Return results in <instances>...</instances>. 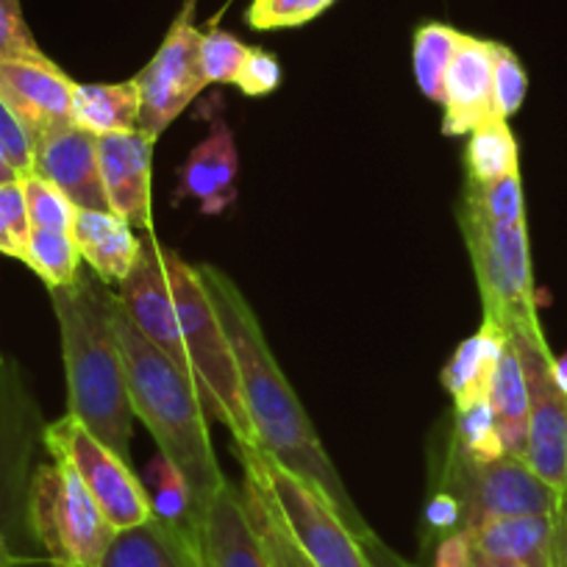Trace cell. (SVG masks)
<instances>
[{"label":"cell","instance_id":"cell-15","mask_svg":"<svg viewBox=\"0 0 567 567\" xmlns=\"http://www.w3.org/2000/svg\"><path fill=\"white\" fill-rule=\"evenodd\" d=\"M31 173L62 189L75 209L109 212L97 162V136L75 123L51 131L34 142Z\"/></svg>","mask_w":567,"mask_h":567},{"label":"cell","instance_id":"cell-3","mask_svg":"<svg viewBox=\"0 0 567 567\" xmlns=\"http://www.w3.org/2000/svg\"><path fill=\"white\" fill-rule=\"evenodd\" d=\"M114 331L125 364V384L134 417L148 425L162 454L184 473L193 489L195 509L228 482L217 465L212 449L209 429H206V409L200 403L195 381L187 370L178 368L165 351L142 334L123 309L114 303Z\"/></svg>","mask_w":567,"mask_h":567},{"label":"cell","instance_id":"cell-19","mask_svg":"<svg viewBox=\"0 0 567 567\" xmlns=\"http://www.w3.org/2000/svg\"><path fill=\"white\" fill-rule=\"evenodd\" d=\"M239 151L234 131L223 117L212 123L209 134L189 151L178 171L176 204L195 200L200 215L217 217L237 200Z\"/></svg>","mask_w":567,"mask_h":567},{"label":"cell","instance_id":"cell-12","mask_svg":"<svg viewBox=\"0 0 567 567\" xmlns=\"http://www.w3.org/2000/svg\"><path fill=\"white\" fill-rule=\"evenodd\" d=\"M75 81L45 53L0 59V101L31 142L73 123Z\"/></svg>","mask_w":567,"mask_h":567},{"label":"cell","instance_id":"cell-23","mask_svg":"<svg viewBox=\"0 0 567 567\" xmlns=\"http://www.w3.org/2000/svg\"><path fill=\"white\" fill-rule=\"evenodd\" d=\"M97 567H198L193 537L151 517L142 526L114 534Z\"/></svg>","mask_w":567,"mask_h":567},{"label":"cell","instance_id":"cell-25","mask_svg":"<svg viewBox=\"0 0 567 567\" xmlns=\"http://www.w3.org/2000/svg\"><path fill=\"white\" fill-rule=\"evenodd\" d=\"M73 123L95 136L125 134L140 123V86L136 81L120 84H79L73 90Z\"/></svg>","mask_w":567,"mask_h":567},{"label":"cell","instance_id":"cell-26","mask_svg":"<svg viewBox=\"0 0 567 567\" xmlns=\"http://www.w3.org/2000/svg\"><path fill=\"white\" fill-rule=\"evenodd\" d=\"M140 482L156 520L167 523V526L178 528V532L193 537L195 523H198L193 489H189L184 473L162 451L145 462V467L140 473Z\"/></svg>","mask_w":567,"mask_h":567},{"label":"cell","instance_id":"cell-40","mask_svg":"<svg viewBox=\"0 0 567 567\" xmlns=\"http://www.w3.org/2000/svg\"><path fill=\"white\" fill-rule=\"evenodd\" d=\"M0 151L9 159V165L18 171V176H29L31 165H34V142L25 134L23 125L14 120V114L9 112L7 103L0 101Z\"/></svg>","mask_w":567,"mask_h":567},{"label":"cell","instance_id":"cell-32","mask_svg":"<svg viewBox=\"0 0 567 567\" xmlns=\"http://www.w3.org/2000/svg\"><path fill=\"white\" fill-rule=\"evenodd\" d=\"M25 195V206H29L31 226L34 228H53V231H73L75 206L68 195L51 182L40 178L37 173L20 178Z\"/></svg>","mask_w":567,"mask_h":567},{"label":"cell","instance_id":"cell-14","mask_svg":"<svg viewBox=\"0 0 567 567\" xmlns=\"http://www.w3.org/2000/svg\"><path fill=\"white\" fill-rule=\"evenodd\" d=\"M154 145L142 131L97 136V162L109 212L154 234Z\"/></svg>","mask_w":567,"mask_h":567},{"label":"cell","instance_id":"cell-27","mask_svg":"<svg viewBox=\"0 0 567 567\" xmlns=\"http://www.w3.org/2000/svg\"><path fill=\"white\" fill-rule=\"evenodd\" d=\"M465 171V184L476 187H487L512 173H520V148L506 120H493L467 134Z\"/></svg>","mask_w":567,"mask_h":567},{"label":"cell","instance_id":"cell-22","mask_svg":"<svg viewBox=\"0 0 567 567\" xmlns=\"http://www.w3.org/2000/svg\"><path fill=\"white\" fill-rule=\"evenodd\" d=\"M506 340H509V334L493 320L484 318L476 334L456 346V351L451 353L443 373H440V381L454 401V409L489 401V384H493L495 364H498Z\"/></svg>","mask_w":567,"mask_h":567},{"label":"cell","instance_id":"cell-6","mask_svg":"<svg viewBox=\"0 0 567 567\" xmlns=\"http://www.w3.org/2000/svg\"><path fill=\"white\" fill-rule=\"evenodd\" d=\"M460 228L476 272L484 318L509 334L537 318L526 220L498 223L462 200Z\"/></svg>","mask_w":567,"mask_h":567},{"label":"cell","instance_id":"cell-30","mask_svg":"<svg viewBox=\"0 0 567 567\" xmlns=\"http://www.w3.org/2000/svg\"><path fill=\"white\" fill-rule=\"evenodd\" d=\"M449 445L473 456V460H501V456H506L489 401L454 409V429H451Z\"/></svg>","mask_w":567,"mask_h":567},{"label":"cell","instance_id":"cell-4","mask_svg":"<svg viewBox=\"0 0 567 567\" xmlns=\"http://www.w3.org/2000/svg\"><path fill=\"white\" fill-rule=\"evenodd\" d=\"M167 278H171L173 301L182 323L184 351H187L189 375L195 381L206 417H215L231 432L237 445H254L256 434L245 409L239 370L234 362L231 342L212 307L198 267L187 265L176 250L165 248Z\"/></svg>","mask_w":567,"mask_h":567},{"label":"cell","instance_id":"cell-33","mask_svg":"<svg viewBox=\"0 0 567 567\" xmlns=\"http://www.w3.org/2000/svg\"><path fill=\"white\" fill-rule=\"evenodd\" d=\"M250 48L223 29L200 34V70L206 84H234Z\"/></svg>","mask_w":567,"mask_h":567},{"label":"cell","instance_id":"cell-5","mask_svg":"<svg viewBox=\"0 0 567 567\" xmlns=\"http://www.w3.org/2000/svg\"><path fill=\"white\" fill-rule=\"evenodd\" d=\"M29 526L53 567H97L117 534L73 465L56 456L31 478Z\"/></svg>","mask_w":567,"mask_h":567},{"label":"cell","instance_id":"cell-17","mask_svg":"<svg viewBox=\"0 0 567 567\" xmlns=\"http://www.w3.org/2000/svg\"><path fill=\"white\" fill-rule=\"evenodd\" d=\"M473 556L509 561L520 567H561L565 561V523L559 515L493 517L467 528Z\"/></svg>","mask_w":567,"mask_h":567},{"label":"cell","instance_id":"cell-34","mask_svg":"<svg viewBox=\"0 0 567 567\" xmlns=\"http://www.w3.org/2000/svg\"><path fill=\"white\" fill-rule=\"evenodd\" d=\"M528 92V75L520 56L509 45L493 42V95L495 112L501 120H509L520 112Z\"/></svg>","mask_w":567,"mask_h":567},{"label":"cell","instance_id":"cell-36","mask_svg":"<svg viewBox=\"0 0 567 567\" xmlns=\"http://www.w3.org/2000/svg\"><path fill=\"white\" fill-rule=\"evenodd\" d=\"M31 228L34 226H31L20 178L18 182L0 184V254L23 261Z\"/></svg>","mask_w":567,"mask_h":567},{"label":"cell","instance_id":"cell-10","mask_svg":"<svg viewBox=\"0 0 567 567\" xmlns=\"http://www.w3.org/2000/svg\"><path fill=\"white\" fill-rule=\"evenodd\" d=\"M256 460L292 537L307 550L315 567H370L357 534L318 489L272 462L265 451L256 449Z\"/></svg>","mask_w":567,"mask_h":567},{"label":"cell","instance_id":"cell-38","mask_svg":"<svg viewBox=\"0 0 567 567\" xmlns=\"http://www.w3.org/2000/svg\"><path fill=\"white\" fill-rule=\"evenodd\" d=\"M281 79V62L276 59V53L265 51V48H250L234 86H239V92H245L248 97H261L276 92Z\"/></svg>","mask_w":567,"mask_h":567},{"label":"cell","instance_id":"cell-31","mask_svg":"<svg viewBox=\"0 0 567 567\" xmlns=\"http://www.w3.org/2000/svg\"><path fill=\"white\" fill-rule=\"evenodd\" d=\"M337 0H250L245 23L254 31L298 29L329 12Z\"/></svg>","mask_w":567,"mask_h":567},{"label":"cell","instance_id":"cell-44","mask_svg":"<svg viewBox=\"0 0 567 567\" xmlns=\"http://www.w3.org/2000/svg\"><path fill=\"white\" fill-rule=\"evenodd\" d=\"M18 171H14L12 165H9V159L3 156V151H0V184H7V182H18Z\"/></svg>","mask_w":567,"mask_h":567},{"label":"cell","instance_id":"cell-42","mask_svg":"<svg viewBox=\"0 0 567 567\" xmlns=\"http://www.w3.org/2000/svg\"><path fill=\"white\" fill-rule=\"evenodd\" d=\"M359 543H362L370 567H417L412 565V561L403 559L401 554H395V550H392L375 532H370L368 537H362Z\"/></svg>","mask_w":567,"mask_h":567},{"label":"cell","instance_id":"cell-39","mask_svg":"<svg viewBox=\"0 0 567 567\" xmlns=\"http://www.w3.org/2000/svg\"><path fill=\"white\" fill-rule=\"evenodd\" d=\"M29 23H25L23 3L20 0H0V59L7 56H40Z\"/></svg>","mask_w":567,"mask_h":567},{"label":"cell","instance_id":"cell-48","mask_svg":"<svg viewBox=\"0 0 567 567\" xmlns=\"http://www.w3.org/2000/svg\"><path fill=\"white\" fill-rule=\"evenodd\" d=\"M195 3H198V0H184L182 14H187V18H193V12H195Z\"/></svg>","mask_w":567,"mask_h":567},{"label":"cell","instance_id":"cell-47","mask_svg":"<svg viewBox=\"0 0 567 567\" xmlns=\"http://www.w3.org/2000/svg\"><path fill=\"white\" fill-rule=\"evenodd\" d=\"M561 520H565V565L567 567V495H565V509H561Z\"/></svg>","mask_w":567,"mask_h":567},{"label":"cell","instance_id":"cell-28","mask_svg":"<svg viewBox=\"0 0 567 567\" xmlns=\"http://www.w3.org/2000/svg\"><path fill=\"white\" fill-rule=\"evenodd\" d=\"M462 31L445 23H423L412 37V70L420 92L432 103H445V75Z\"/></svg>","mask_w":567,"mask_h":567},{"label":"cell","instance_id":"cell-8","mask_svg":"<svg viewBox=\"0 0 567 567\" xmlns=\"http://www.w3.org/2000/svg\"><path fill=\"white\" fill-rule=\"evenodd\" d=\"M528 390L526 462L545 484L567 493V395L554 379V353L539 320L509 331Z\"/></svg>","mask_w":567,"mask_h":567},{"label":"cell","instance_id":"cell-37","mask_svg":"<svg viewBox=\"0 0 567 567\" xmlns=\"http://www.w3.org/2000/svg\"><path fill=\"white\" fill-rule=\"evenodd\" d=\"M465 528L462 504L454 493L443 487H432L423 506V550L437 543L440 537Z\"/></svg>","mask_w":567,"mask_h":567},{"label":"cell","instance_id":"cell-16","mask_svg":"<svg viewBox=\"0 0 567 567\" xmlns=\"http://www.w3.org/2000/svg\"><path fill=\"white\" fill-rule=\"evenodd\" d=\"M193 545L198 567H270L243 493L228 482L200 509Z\"/></svg>","mask_w":567,"mask_h":567},{"label":"cell","instance_id":"cell-13","mask_svg":"<svg viewBox=\"0 0 567 567\" xmlns=\"http://www.w3.org/2000/svg\"><path fill=\"white\" fill-rule=\"evenodd\" d=\"M120 303L134 320L136 329L148 337L159 351H165L173 362L189 373L187 351H184L182 323H178L176 301H173L171 278L165 265V245L151 234L142 239L140 259L128 272L117 292ZM193 379V375H189Z\"/></svg>","mask_w":567,"mask_h":567},{"label":"cell","instance_id":"cell-41","mask_svg":"<svg viewBox=\"0 0 567 567\" xmlns=\"http://www.w3.org/2000/svg\"><path fill=\"white\" fill-rule=\"evenodd\" d=\"M425 567H473L471 532H451L423 550Z\"/></svg>","mask_w":567,"mask_h":567},{"label":"cell","instance_id":"cell-1","mask_svg":"<svg viewBox=\"0 0 567 567\" xmlns=\"http://www.w3.org/2000/svg\"><path fill=\"white\" fill-rule=\"evenodd\" d=\"M198 272L206 296H209L212 307L226 329L228 342H231L245 409H248L256 434V449L265 451L272 462L318 489L359 539L368 537L373 528L353 504L329 451L323 449L318 432H315L307 409L301 406L296 390L287 381L284 370L278 368L259 318L245 301L243 290L215 265H198Z\"/></svg>","mask_w":567,"mask_h":567},{"label":"cell","instance_id":"cell-18","mask_svg":"<svg viewBox=\"0 0 567 567\" xmlns=\"http://www.w3.org/2000/svg\"><path fill=\"white\" fill-rule=\"evenodd\" d=\"M443 134L462 136L501 120L493 95V40L462 34L445 75Z\"/></svg>","mask_w":567,"mask_h":567},{"label":"cell","instance_id":"cell-35","mask_svg":"<svg viewBox=\"0 0 567 567\" xmlns=\"http://www.w3.org/2000/svg\"><path fill=\"white\" fill-rule=\"evenodd\" d=\"M462 200L476 206L482 215L498 223H515L526 220V206H523V182L520 173L501 178V182L487 184V187H476V184H465Z\"/></svg>","mask_w":567,"mask_h":567},{"label":"cell","instance_id":"cell-24","mask_svg":"<svg viewBox=\"0 0 567 567\" xmlns=\"http://www.w3.org/2000/svg\"><path fill=\"white\" fill-rule=\"evenodd\" d=\"M489 406H493L504 454L523 460L528 443V390L526 373H523L512 337L506 340L498 364H495L493 384H489Z\"/></svg>","mask_w":567,"mask_h":567},{"label":"cell","instance_id":"cell-9","mask_svg":"<svg viewBox=\"0 0 567 567\" xmlns=\"http://www.w3.org/2000/svg\"><path fill=\"white\" fill-rule=\"evenodd\" d=\"M45 445L56 460L73 465L114 532H128L154 517L140 476L131 471L128 462L109 451L73 414L48 425Z\"/></svg>","mask_w":567,"mask_h":567},{"label":"cell","instance_id":"cell-7","mask_svg":"<svg viewBox=\"0 0 567 567\" xmlns=\"http://www.w3.org/2000/svg\"><path fill=\"white\" fill-rule=\"evenodd\" d=\"M434 487L449 489L460 498L465 528L493 517L559 515L567 495L545 484L523 460H473L451 445Z\"/></svg>","mask_w":567,"mask_h":567},{"label":"cell","instance_id":"cell-2","mask_svg":"<svg viewBox=\"0 0 567 567\" xmlns=\"http://www.w3.org/2000/svg\"><path fill=\"white\" fill-rule=\"evenodd\" d=\"M51 292L68 373V414L131 465L134 409L125 384L123 353L114 331L117 292L95 272Z\"/></svg>","mask_w":567,"mask_h":567},{"label":"cell","instance_id":"cell-43","mask_svg":"<svg viewBox=\"0 0 567 567\" xmlns=\"http://www.w3.org/2000/svg\"><path fill=\"white\" fill-rule=\"evenodd\" d=\"M554 379L556 384H559V390L567 395V351L554 357Z\"/></svg>","mask_w":567,"mask_h":567},{"label":"cell","instance_id":"cell-11","mask_svg":"<svg viewBox=\"0 0 567 567\" xmlns=\"http://www.w3.org/2000/svg\"><path fill=\"white\" fill-rule=\"evenodd\" d=\"M134 81L140 86L136 131L156 142L206 86L200 70V31L193 25V18L178 14L173 20L159 51Z\"/></svg>","mask_w":567,"mask_h":567},{"label":"cell","instance_id":"cell-20","mask_svg":"<svg viewBox=\"0 0 567 567\" xmlns=\"http://www.w3.org/2000/svg\"><path fill=\"white\" fill-rule=\"evenodd\" d=\"M234 451H237V456L243 460L245 467V512H248L250 523H254L256 537H259L261 548H265L270 567H315V561L309 559L307 550L298 545L290 526L284 520L281 509H278L276 498H272L270 493V484H267L265 473H261L259 467V460H256L254 445L234 443Z\"/></svg>","mask_w":567,"mask_h":567},{"label":"cell","instance_id":"cell-21","mask_svg":"<svg viewBox=\"0 0 567 567\" xmlns=\"http://www.w3.org/2000/svg\"><path fill=\"white\" fill-rule=\"evenodd\" d=\"M70 234L79 245L81 261H86L103 284H123L140 259L142 239L112 212L79 209Z\"/></svg>","mask_w":567,"mask_h":567},{"label":"cell","instance_id":"cell-46","mask_svg":"<svg viewBox=\"0 0 567 567\" xmlns=\"http://www.w3.org/2000/svg\"><path fill=\"white\" fill-rule=\"evenodd\" d=\"M473 567H520V565H509V561H489V559H476V556H473Z\"/></svg>","mask_w":567,"mask_h":567},{"label":"cell","instance_id":"cell-45","mask_svg":"<svg viewBox=\"0 0 567 567\" xmlns=\"http://www.w3.org/2000/svg\"><path fill=\"white\" fill-rule=\"evenodd\" d=\"M14 559L12 554H9V545L7 539H3V532H0V567H12Z\"/></svg>","mask_w":567,"mask_h":567},{"label":"cell","instance_id":"cell-29","mask_svg":"<svg viewBox=\"0 0 567 567\" xmlns=\"http://www.w3.org/2000/svg\"><path fill=\"white\" fill-rule=\"evenodd\" d=\"M23 261L45 281L48 290L70 287L81 276V254L70 231L31 228Z\"/></svg>","mask_w":567,"mask_h":567}]
</instances>
